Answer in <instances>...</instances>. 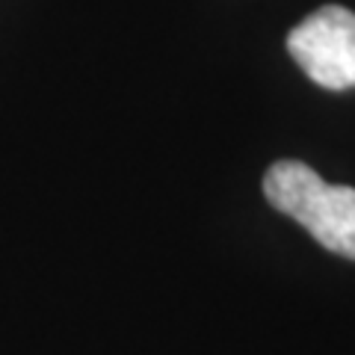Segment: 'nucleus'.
<instances>
[{
    "label": "nucleus",
    "mask_w": 355,
    "mask_h": 355,
    "mask_svg": "<svg viewBox=\"0 0 355 355\" xmlns=\"http://www.w3.org/2000/svg\"><path fill=\"white\" fill-rule=\"evenodd\" d=\"M263 196L275 210L296 219L329 252L355 261V190L326 184L311 166L279 160L263 178Z\"/></svg>",
    "instance_id": "obj_1"
},
{
    "label": "nucleus",
    "mask_w": 355,
    "mask_h": 355,
    "mask_svg": "<svg viewBox=\"0 0 355 355\" xmlns=\"http://www.w3.org/2000/svg\"><path fill=\"white\" fill-rule=\"evenodd\" d=\"M287 51L311 80L331 92L355 86V15L323 6L291 30Z\"/></svg>",
    "instance_id": "obj_2"
}]
</instances>
